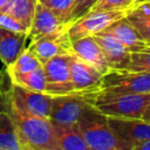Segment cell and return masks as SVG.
Instances as JSON below:
<instances>
[{"label":"cell","mask_w":150,"mask_h":150,"mask_svg":"<svg viewBox=\"0 0 150 150\" xmlns=\"http://www.w3.org/2000/svg\"><path fill=\"white\" fill-rule=\"evenodd\" d=\"M5 110L13 117L23 150H59L54 125L49 117L25 114L14 109Z\"/></svg>","instance_id":"cell-1"},{"label":"cell","mask_w":150,"mask_h":150,"mask_svg":"<svg viewBox=\"0 0 150 150\" xmlns=\"http://www.w3.org/2000/svg\"><path fill=\"white\" fill-rule=\"evenodd\" d=\"M53 125L59 150H89L77 123H53Z\"/></svg>","instance_id":"cell-16"},{"label":"cell","mask_w":150,"mask_h":150,"mask_svg":"<svg viewBox=\"0 0 150 150\" xmlns=\"http://www.w3.org/2000/svg\"><path fill=\"white\" fill-rule=\"evenodd\" d=\"M39 1H43V0H39Z\"/></svg>","instance_id":"cell-31"},{"label":"cell","mask_w":150,"mask_h":150,"mask_svg":"<svg viewBox=\"0 0 150 150\" xmlns=\"http://www.w3.org/2000/svg\"><path fill=\"white\" fill-rule=\"evenodd\" d=\"M142 2H144V0H134V1H132V5H131V7H134V6H137V5L142 4ZM131 7H130V8H131Z\"/></svg>","instance_id":"cell-30"},{"label":"cell","mask_w":150,"mask_h":150,"mask_svg":"<svg viewBox=\"0 0 150 150\" xmlns=\"http://www.w3.org/2000/svg\"><path fill=\"white\" fill-rule=\"evenodd\" d=\"M28 48L42 64L56 55L73 54L71 39L68 34V29L29 42Z\"/></svg>","instance_id":"cell-9"},{"label":"cell","mask_w":150,"mask_h":150,"mask_svg":"<svg viewBox=\"0 0 150 150\" xmlns=\"http://www.w3.org/2000/svg\"><path fill=\"white\" fill-rule=\"evenodd\" d=\"M73 54L56 55L43 66L46 74V94L56 96L64 95L74 90L70 76V63Z\"/></svg>","instance_id":"cell-6"},{"label":"cell","mask_w":150,"mask_h":150,"mask_svg":"<svg viewBox=\"0 0 150 150\" xmlns=\"http://www.w3.org/2000/svg\"><path fill=\"white\" fill-rule=\"evenodd\" d=\"M9 2H11V0H0V11H2Z\"/></svg>","instance_id":"cell-29"},{"label":"cell","mask_w":150,"mask_h":150,"mask_svg":"<svg viewBox=\"0 0 150 150\" xmlns=\"http://www.w3.org/2000/svg\"><path fill=\"white\" fill-rule=\"evenodd\" d=\"M73 54H75L81 60L97 68L103 75L110 70V67L93 35L82 36L75 40H71Z\"/></svg>","instance_id":"cell-13"},{"label":"cell","mask_w":150,"mask_h":150,"mask_svg":"<svg viewBox=\"0 0 150 150\" xmlns=\"http://www.w3.org/2000/svg\"><path fill=\"white\" fill-rule=\"evenodd\" d=\"M128 69L135 71H150V46L139 52L131 53V62Z\"/></svg>","instance_id":"cell-23"},{"label":"cell","mask_w":150,"mask_h":150,"mask_svg":"<svg viewBox=\"0 0 150 150\" xmlns=\"http://www.w3.org/2000/svg\"><path fill=\"white\" fill-rule=\"evenodd\" d=\"M144 1H149V0H144Z\"/></svg>","instance_id":"cell-32"},{"label":"cell","mask_w":150,"mask_h":150,"mask_svg":"<svg viewBox=\"0 0 150 150\" xmlns=\"http://www.w3.org/2000/svg\"><path fill=\"white\" fill-rule=\"evenodd\" d=\"M125 15L127 11H89L83 16L71 22L68 34L71 40L94 35L104 30L112 22L124 18Z\"/></svg>","instance_id":"cell-7"},{"label":"cell","mask_w":150,"mask_h":150,"mask_svg":"<svg viewBox=\"0 0 150 150\" xmlns=\"http://www.w3.org/2000/svg\"><path fill=\"white\" fill-rule=\"evenodd\" d=\"M134 0H96L90 11H128Z\"/></svg>","instance_id":"cell-24"},{"label":"cell","mask_w":150,"mask_h":150,"mask_svg":"<svg viewBox=\"0 0 150 150\" xmlns=\"http://www.w3.org/2000/svg\"><path fill=\"white\" fill-rule=\"evenodd\" d=\"M108 122L117 137L128 144L130 150L135 143L150 138V122L143 118L108 116Z\"/></svg>","instance_id":"cell-10"},{"label":"cell","mask_w":150,"mask_h":150,"mask_svg":"<svg viewBox=\"0 0 150 150\" xmlns=\"http://www.w3.org/2000/svg\"><path fill=\"white\" fill-rule=\"evenodd\" d=\"M0 150H23L13 117L0 109Z\"/></svg>","instance_id":"cell-17"},{"label":"cell","mask_w":150,"mask_h":150,"mask_svg":"<svg viewBox=\"0 0 150 150\" xmlns=\"http://www.w3.org/2000/svg\"><path fill=\"white\" fill-rule=\"evenodd\" d=\"M102 91L111 94H148L150 93V71L129 69H110L103 75Z\"/></svg>","instance_id":"cell-5"},{"label":"cell","mask_w":150,"mask_h":150,"mask_svg":"<svg viewBox=\"0 0 150 150\" xmlns=\"http://www.w3.org/2000/svg\"><path fill=\"white\" fill-rule=\"evenodd\" d=\"M142 118H143L144 121H146V122H150V104L145 108V110H144V114H143Z\"/></svg>","instance_id":"cell-28"},{"label":"cell","mask_w":150,"mask_h":150,"mask_svg":"<svg viewBox=\"0 0 150 150\" xmlns=\"http://www.w3.org/2000/svg\"><path fill=\"white\" fill-rule=\"evenodd\" d=\"M38 4L39 0H11V2L2 9V12L12 15L29 30Z\"/></svg>","instance_id":"cell-19"},{"label":"cell","mask_w":150,"mask_h":150,"mask_svg":"<svg viewBox=\"0 0 150 150\" xmlns=\"http://www.w3.org/2000/svg\"><path fill=\"white\" fill-rule=\"evenodd\" d=\"M95 0H75V7L73 12V21L77 20L79 18L83 16L86 13H88L94 5Z\"/></svg>","instance_id":"cell-26"},{"label":"cell","mask_w":150,"mask_h":150,"mask_svg":"<svg viewBox=\"0 0 150 150\" xmlns=\"http://www.w3.org/2000/svg\"><path fill=\"white\" fill-rule=\"evenodd\" d=\"M95 1H96V0H95Z\"/></svg>","instance_id":"cell-33"},{"label":"cell","mask_w":150,"mask_h":150,"mask_svg":"<svg viewBox=\"0 0 150 150\" xmlns=\"http://www.w3.org/2000/svg\"><path fill=\"white\" fill-rule=\"evenodd\" d=\"M104 32L111 34L115 36L118 41H121L124 46H127L131 53L139 52L148 46H150L138 33V30L135 28V26L124 16L115 22H112L110 26H108Z\"/></svg>","instance_id":"cell-14"},{"label":"cell","mask_w":150,"mask_h":150,"mask_svg":"<svg viewBox=\"0 0 150 150\" xmlns=\"http://www.w3.org/2000/svg\"><path fill=\"white\" fill-rule=\"evenodd\" d=\"M132 150H150V138L135 143Z\"/></svg>","instance_id":"cell-27"},{"label":"cell","mask_w":150,"mask_h":150,"mask_svg":"<svg viewBox=\"0 0 150 150\" xmlns=\"http://www.w3.org/2000/svg\"><path fill=\"white\" fill-rule=\"evenodd\" d=\"M150 104V93L148 94H111L101 90L94 107L107 116L142 118L145 108Z\"/></svg>","instance_id":"cell-4"},{"label":"cell","mask_w":150,"mask_h":150,"mask_svg":"<svg viewBox=\"0 0 150 150\" xmlns=\"http://www.w3.org/2000/svg\"><path fill=\"white\" fill-rule=\"evenodd\" d=\"M77 124L89 150H130L109 125L108 116L93 105L82 114Z\"/></svg>","instance_id":"cell-2"},{"label":"cell","mask_w":150,"mask_h":150,"mask_svg":"<svg viewBox=\"0 0 150 150\" xmlns=\"http://www.w3.org/2000/svg\"><path fill=\"white\" fill-rule=\"evenodd\" d=\"M11 80H12V82L20 84L25 88H28L30 90L40 91V93L46 91L47 81H46V74H45L43 66L34 69L30 73H27V74L21 75V76H16V77L11 79Z\"/></svg>","instance_id":"cell-21"},{"label":"cell","mask_w":150,"mask_h":150,"mask_svg":"<svg viewBox=\"0 0 150 150\" xmlns=\"http://www.w3.org/2000/svg\"><path fill=\"white\" fill-rule=\"evenodd\" d=\"M41 66H42V63L34 55V53L28 47H26L20 53V55L16 57V60L12 64H9L8 67H5V68L9 75V77L14 79L16 76H21L27 73H30Z\"/></svg>","instance_id":"cell-20"},{"label":"cell","mask_w":150,"mask_h":150,"mask_svg":"<svg viewBox=\"0 0 150 150\" xmlns=\"http://www.w3.org/2000/svg\"><path fill=\"white\" fill-rule=\"evenodd\" d=\"M50 8L63 22H73V12L75 7V0H43L40 1Z\"/></svg>","instance_id":"cell-22"},{"label":"cell","mask_w":150,"mask_h":150,"mask_svg":"<svg viewBox=\"0 0 150 150\" xmlns=\"http://www.w3.org/2000/svg\"><path fill=\"white\" fill-rule=\"evenodd\" d=\"M27 33H16L0 28V60L5 67L12 64L26 48Z\"/></svg>","instance_id":"cell-15"},{"label":"cell","mask_w":150,"mask_h":150,"mask_svg":"<svg viewBox=\"0 0 150 150\" xmlns=\"http://www.w3.org/2000/svg\"><path fill=\"white\" fill-rule=\"evenodd\" d=\"M125 18L135 26L142 38L150 45V0L129 8Z\"/></svg>","instance_id":"cell-18"},{"label":"cell","mask_w":150,"mask_h":150,"mask_svg":"<svg viewBox=\"0 0 150 150\" xmlns=\"http://www.w3.org/2000/svg\"><path fill=\"white\" fill-rule=\"evenodd\" d=\"M0 28L16 32V33H27L28 34V29L21 22H19L12 15H9L8 13L2 12V11H0Z\"/></svg>","instance_id":"cell-25"},{"label":"cell","mask_w":150,"mask_h":150,"mask_svg":"<svg viewBox=\"0 0 150 150\" xmlns=\"http://www.w3.org/2000/svg\"><path fill=\"white\" fill-rule=\"evenodd\" d=\"M70 76H71V83L74 90L101 88L103 80V74L97 68L81 60L75 54H73L71 56Z\"/></svg>","instance_id":"cell-12"},{"label":"cell","mask_w":150,"mask_h":150,"mask_svg":"<svg viewBox=\"0 0 150 150\" xmlns=\"http://www.w3.org/2000/svg\"><path fill=\"white\" fill-rule=\"evenodd\" d=\"M70 25L71 23L63 22L50 8L39 1L32 26L28 30V40L29 42H33L43 36L67 30Z\"/></svg>","instance_id":"cell-8"},{"label":"cell","mask_w":150,"mask_h":150,"mask_svg":"<svg viewBox=\"0 0 150 150\" xmlns=\"http://www.w3.org/2000/svg\"><path fill=\"white\" fill-rule=\"evenodd\" d=\"M93 36L98 43L110 69H128L131 62V52L127 46L104 30Z\"/></svg>","instance_id":"cell-11"},{"label":"cell","mask_w":150,"mask_h":150,"mask_svg":"<svg viewBox=\"0 0 150 150\" xmlns=\"http://www.w3.org/2000/svg\"><path fill=\"white\" fill-rule=\"evenodd\" d=\"M101 88L87 90H73L64 95H56L52 98L50 121L60 124L77 123L82 114L94 107L96 97L101 93Z\"/></svg>","instance_id":"cell-3"}]
</instances>
